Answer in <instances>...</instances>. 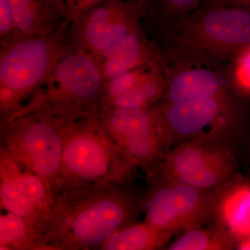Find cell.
I'll list each match as a JSON object with an SVG mask.
<instances>
[{
	"label": "cell",
	"mask_w": 250,
	"mask_h": 250,
	"mask_svg": "<svg viewBox=\"0 0 250 250\" xmlns=\"http://www.w3.org/2000/svg\"><path fill=\"white\" fill-rule=\"evenodd\" d=\"M65 125L35 114L1 120V147L23 170L42 181L52 199L60 188Z\"/></svg>",
	"instance_id": "6"
},
{
	"label": "cell",
	"mask_w": 250,
	"mask_h": 250,
	"mask_svg": "<svg viewBox=\"0 0 250 250\" xmlns=\"http://www.w3.org/2000/svg\"><path fill=\"white\" fill-rule=\"evenodd\" d=\"M235 170L228 147L182 142L166 153L155 174L201 190H215L232 180Z\"/></svg>",
	"instance_id": "10"
},
{
	"label": "cell",
	"mask_w": 250,
	"mask_h": 250,
	"mask_svg": "<svg viewBox=\"0 0 250 250\" xmlns=\"http://www.w3.org/2000/svg\"><path fill=\"white\" fill-rule=\"evenodd\" d=\"M175 235L156 228L147 220L134 222L113 233L101 250H164Z\"/></svg>",
	"instance_id": "17"
},
{
	"label": "cell",
	"mask_w": 250,
	"mask_h": 250,
	"mask_svg": "<svg viewBox=\"0 0 250 250\" xmlns=\"http://www.w3.org/2000/svg\"><path fill=\"white\" fill-rule=\"evenodd\" d=\"M144 10L129 0H105L71 22L76 48L95 58L131 31L141 27Z\"/></svg>",
	"instance_id": "11"
},
{
	"label": "cell",
	"mask_w": 250,
	"mask_h": 250,
	"mask_svg": "<svg viewBox=\"0 0 250 250\" xmlns=\"http://www.w3.org/2000/svg\"><path fill=\"white\" fill-rule=\"evenodd\" d=\"M52 196L36 174L23 170L9 152L0 149L1 209L22 217L38 228L52 203Z\"/></svg>",
	"instance_id": "12"
},
{
	"label": "cell",
	"mask_w": 250,
	"mask_h": 250,
	"mask_svg": "<svg viewBox=\"0 0 250 250\" xmlns=\"http://www.w3.org/2000/svg\"><path fill=\"white\" fill-rule=\"evenodd\" d=\"M166 88V77L163 62H156L134 88L115 99L102 110L111 108L143 109L153 107L157 102L164 99Z\"/></svg>",
	"instance_id": "18"
},
{
	"label": "cell",
	"mask_w": 250,
	"mask_h": 250,
	"mask_svg": "<svg viewBox=\"0 0 250 250\" xmlns=\"http://www.w3.org/2000/svg\"><path fill=\"white\" fill-rule=\"evenodd\" d=\"M159 62H152L129 70L107 81L104 90L99 111L107 106L115 99L134 88L140 81L142 80L147 75L153 65Z\"/></svg>",
	"instance_id": "22"
},
{
	"label": "cell",
	"mask_w": 250,
	"mask_h": 250,
	"mask_svg": "<svg viewBox=\"0 0 250 250\" xmlns=\"http://www.w3.org/2000/svg\"><path fill=\"white\" fill-rule=\"evenodd\" d=\"M129 1H132L134 4L142 8L146 13V16L151 14L155 4V0H129Z\"/></svg>",
	"instance_id": "27"
},
{
	"label": "cell",
	"mask_w": 250,
	"mask_h": 250,
	"mask_svg": "<svg viewBox=\"0 0 250 250\" xmlns=\"http://www.w3.org/2000/svg\"><path fill=\"white\" fill-rule=\"evenodd\" d=\"M0 250H54L35 225L9 212L0 215Z\"/></svg>",
	"instance_id": "19"
},
{
	"label": "cell",
	"mask_w": 250,
	"mask_h": 250,
	"mask_svg": "<svg viewBox=\"0 0 250 250\" xmlns=\"http://www.w3.org/2000/svg\"><path fill=\"white\" fill-rule=\"evenodd\" d=\"M141 210V200L125 184L79 186L53 197L37 229L54 250H100Z\"/></svg>",
	"instance_id": "1"
},
{
	"label": "cell",
	"mask_w": 250,
	"mask_h": 250,
	"mask_svg": "<svg viewBox=\"0 0 250 250\" xmlns=\"http://www.w3.org/2000/svg\"><path fill=\"white\" fill-rule=\"evenodd\" d=\"M137 168L98 114L64 126L59 192L88 184H126Z\"/></svg>",
	"instance_id": "4"
},
{
	"label": "cell",
	"mask_w": 250,
	"mask_h": 250,
	"mask_svg": "<svg viewBox=\"0 0 250 250\" xmlns=\"http://www.w3.org/2000/svg\"><path fill=\"white\" fill-rule=\"evenodd\" d=\"M213 223L236 243L250 237V182L233 178L215 190Z\"/></svg>",
	"instance_id": "14"
},
{
	"label": "cell",
	"mask_w": 250,
	"mask_h": 250,
	"mask_svg": "<svg viewBox=\"0 0 250 250\" xmlns=\"http://www.w3.org/2000/svg\"><path fill=\"white\" fill-rule=\"evenodd\" d=\"M0 36L1 44L15 39V27L12 12L7 0H0Z\"/></svg>",
	"instance_id": "25"
},
{
	"label": "cell",
	"mask_w": 250,
	"mask_h": 250,
	"mask_svg": "<svg viewBox=\"0 0 250 250\" xmlns=\"http://www.w3.org/2000/svg\"><path fill=\"white\" fill-rule=\"evenodd\" d=\"M93 59L106 82L129 70L162 62V56L147 40L141 27L131 31Z\"/></svg>",
	"instance_id": "15"
},
{
	"label": "cell",
	"mask_w": 250,
	"mask_h": 250,
	"mask_svg": "<svg viewBox=\"0 0 250 250\" xmlns=\"http://www.w3.org/2000/svg\"><path fill=\"white\" fill-rule=\"evenodd\" d=\"M151 178L150 189L141 200L148 223L176 235L213 222L215 190H201L157 174Z\"/></svg>",
	"instance_id": "9"
},
{
	"label": "cell",
	"mask_w": 250,
	"mask_h": 250,
	"mask_svg": "<svg viewBox=\"0 0 250 250\" xmlns=\"http://www.w3.org/2000/svg\"><path fill=\"white\" fill-rule=\"evenodd\" d=\"M7 1L14 19L16 33L14 39L48 34L67 19L62 0H7Z\"/></svg>",
	"instance_id": "16"
},
{
	"label": "cell",
	"mask_w": 250,
	"mask_h": 250,
	"mask_svg": "<svg viewBox=\"0 0 250 250\" xmlns=\"http://www.w3.org/2000/svg\"><path fill=\"white\" fill-rule=\"evenodd\" d=\"M236 248V243L221 229L213 224L191 229L166 247L167 250H230Z\"/></svg>",
	"instance_id": "20"
},
{
	"label": "cell",
	"mask_w": 250,
	"mask_h": 250,
	"mask_svg": "<svg viewBox=\"0 0 250 250\" xmlns=\"http://www.w3.org/2000/svg\"><path fill=\"white\" fill-rule=\"evenodd\" d=\"M202 6L250 8V0H205Z\"/></svg>",
	"instance_id": "26"
},
{
	"label": "cell",
	"mask_w": 250,
	"mask_h": 250,
	"mask_svg": "<svg viewBox=\"0 0 250 250\" xmlns=\"http://www.w3.org/2000/svg\"><path fill=\"white\" fill-rule=\"evenodd\" d=\"M172 57V66L164 65L166 88L163 103H173L234 92L229 71L221 63Z\"/></svg>",
	"instance_id": "13"
},
{
	"label": "cell",
	"mask_w": 250,
	"mask_h": 250,
	"mask_svg": "<svg viewBox=\"0 0 250 250\" xmlns=\"http://www.w3.org/2000/svg\"><path fill=\"white\" fill-rule=\"evenodd\" d=\"M98 116L128 159L149 174L173 144L159 105L143 109L107 108Z\"/></svg>",
	"instance_id": "8"
},
{
	"label": "cell",
	"mask_w": 250,
	"mask_h": 250,
	"mask_svg": "<svg viewBox=\"0 0 250 250\" xmlns=\"http://www.w3.org/2000/svg\"><path fill=\"white\" fill-rule=\"evenodd\" d=\"M232 62L229 74L233 90L250 95V45L243 49Z\"/></svg>",
	"instance_id": "23"
},
{
	"label": "cell",
	"mask_w": 250,
	"mask_h": 250,
	"mask_svg": "<svg viewBox=\"0 0 250 250\" xmlns=\"http://www.w3.org/2000/svg\"><path fill=\"white\" fill-rule=\"evenodd\" d=\"M106 81L89 54L75 49L57 63L26 105L9 117L35 114L70 123L98 114Z\"/></svg>",
	"instance_id": "3"
},
{
	"label": "cell",
	"mask_w": 250,
	"mask_h": 250,
	"mask_svg": "<svg viewBox=\"0 0 250 250\" xmlns=\"http://www.w3.org/2000/svg\"><path fill=\"white\" fill-rule=\"evenodd\" d=\"M234 93L159 104L172 142L228 147L242 124L241 108Z\"/></svg>",
	"instance_id": "7"
},
{
	"label": "cell",
	"mask_w": 250,
	"mask_h": 250,
	"mask_svg": "<svg viewBox=\"0 0 250 250\" xmlns=\"http://www.w3.org/2000/svg\"><path fill=\"white\" fill-rule=\"evenodd\" d=\"M167 54L222 62L250 45V8L202 6L167 31Z\"/></svg>",
	"instance_id": "5"
},
{
	"label": "cell",
	"mask_w": 250,
	"mask_h": 250,
	"mask_svg": "<svg viewBox=\"0 0 250 250\" xmlns=\"http://www.w3.org/2000/svg\"><path fill=\"white\" fill-rule=\"evenodd\" d=\"M236 249L239 250H250V237L243 238L236 243Z\"/></svg>",
	"instance_id": "28"
},
{
	"label": "cell",
	"mask_w": 250,
	"mask_h": 250,
	"mask_svg": "<svg viewBox=\"0 0 250 250\" xmlns=\"http://www.w3.org/2000/svg\"><path fill=\"white\" fill-rule=\"evenodd\" d=\"M75 49L68 19L48 34L24 36L1 44V119L19 110L23 100L36 93L57 63Z\"/></svg>",
	"instance_id": "2"
},
{
	"label": "cell",
	"mask_w": 250,
	"mask_h": 250,
	"mask_svg": "<svg viewBox=\"0 0 250 250\" xmlns=\"http://www.w3.org/2000/svg\"><path fill=\"white\" fill-rule=\"evenodd\" d=\"M205 0H155L152 14L160 20L166 32L202 6Z\"/></svg>",
	"instance_id": "21"
},
{
	"label": "cell",
	"mask_w": 250,
	"mask_h": 250,
	"mask_svg": "<svg viewBox=\"0 0 250 250\" xmlns=\"http://www.w3.org/2000/svg\"><path fill=\"white\" fill-rule=\"evenodd\" d=\"M105 0H62L65 18L75 22Z\"/></svg>",
	"instance_id": "24"
}]
</instances>
